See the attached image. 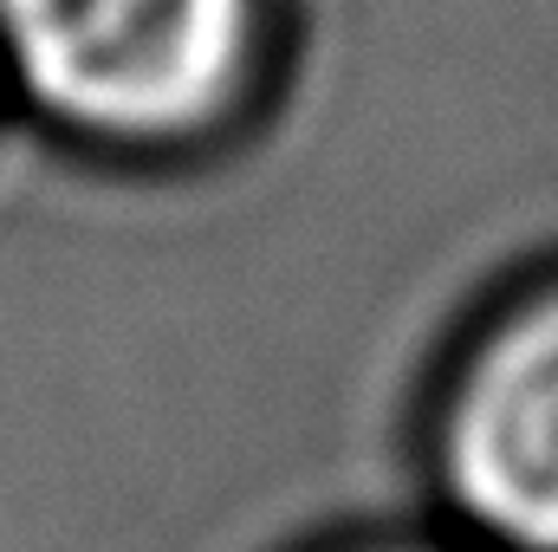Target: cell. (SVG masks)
<instances>
[{
    "label": "cell",
    "mask_w": 558,
    "mask_h": 552,
    "mask_svg": "<svg viewBox=\"0 0 558 552\" xmlns=\"http://www.w3.org/2000/svg\"><path fill=\"white\" fill-rule=\"evenodd\" d=\"M247 26L254 0H0V59L46 131L156 149L228 111Z\"/></svg>",
    "instance_id": "6da1fadb"
},
{
    "label": "cell",
    "mask_w": 558,
    "mask_h": 552,
    "mask_svg": "<svg viewBox=\"0 0 558 552\" xmlns=\"http://www.w3.org/2000/svg\"><path fill=\"white\" fill-rule=\"evenodd\" d=\"M454 488L494 533L558 552V305L520 319L461 391Z\"/></svg>",
    "instance_id": "7a4b0ae2"
}]
</instances>
